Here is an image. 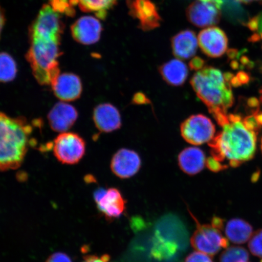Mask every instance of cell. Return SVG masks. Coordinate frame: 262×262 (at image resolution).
<instances>
[{
    "instance_id": "cell-1",
    "label": "cell",
    "mask_w": 262,
    "mask_h": 262,
    "mask_svg": "<svg viewBox=\"0 0 262 262\" xmlns=\"http://www.w3.org/2000/svg\"><path fill=\"white\" fill-rule=\"evenodd\" d=\"M63 24L59 12L45 5L29 30L30 47L26 55L33 75L39 84L54 83L60 74L58 58Z\"/></svg>"
},
{
    "instance_id": "cell-2",
    "label": "cell",
    "mask_w": 262,
    "mask_h": 262,
    "mask_svg": "<svg viewBox=\"0 0 262 262\" xmlns=\"http://www.w3.org/2000/svg\"><path fill=\"white\" fill-rule=\"evenodd\" d=\"M221 127V132L209 142L213 158L233 168L253 158L257 133L249 129L240 116L228 114L227 122Z\"/></svg>"
},
{
    "instance_id": "cell-3",
    "label": "cell",
    "mask_w": 262,
    "mask_h": 262,
    "mask_svg": "<svg viewBox=\"0 0 262 262\" xmlns=\"http://www.w3.org/2000/svg\"><path fill=\"white\" fill-rule=\"evenodd\" d=\"M233 77L231 74H223L217 68L205 66L191 78L193 90L216 122L228 114L227 111L234 103L231 90Z\"/></svg>"
},
{
    "instance_id": "cell-4",
    "label": "cell",
    "mask_w": 262,
    "mask_h": 262,
    "mask_svg": "<svg viewBox=\"0 0 262 262\" xmlns=\"http://www.w3.org/2000/svg\"><path fill=\"white\" fill-rule=\"evenodd\" d=\"M32 127L25 117L0 112V171L19 168L31 144Z\"/></svg>"
},
{
    "instance_id": "cell-5",
    "label": "cell",
    "mask_w": 262,
    "mask_h": 262,
    "mask_svg": "<svg viewBox=\"0 0 262 262\" xmlns=\"http://www.w3.org/2000/svg\"><path fill=\"white\" fill-rule=\"evenodd\" d=\"M195 220L196 229L191 238V244L196 251L213 256L222 248L228 247V241L221 232L224 225L222 219L214 217L211 225H201Z\"/></svg>"
},
{
    "instance_id": "cell-6",
    "label": "cell",
    "mask_w": 262,
    "mask_h": 262,
    "mask_svg": "<svg viewBox=\"0 0 262 262\" xmlns=\"http://www.w3.org/2000/svg\"><path fill=\"white\" fill-rule=\"evenodd\" d=\"M54 156L66 165H75L80 161L86 151V143L77 134L61 133L53 144Z\"/></svg>"
},
{
    "instance_id": "cell-7",
    "label": "cell",
    "mask_w": 262,
    "mask_h": 262,
    "mask_svg": "<svg viewBox=\"0 0 262 262\" xmlns=\"http://www.w3.org/2000/svg\"><path fill=\"white\" fill-rule=\"evenodd\" d=\"M180 132L183 138L191 145H201L214 138L215 127L204 115H193L181 124Z\"/></svg>"
},
{
    "instance_id": "cell-8",
    "label": "cell",
    "mask_w": 262,
    "mask_h": 262,
    "mask_svg": "<svg viewBox=\"0 0 262 262\" xmlns=\"http://www.w3.org/2000/svg\"><path fill=\"white\" fill-rule=\"evenodd\" d=\"M223 5V0H195L186 9V16L196 27H211L220 20Z\"/></svg>"
},
{
    "instance_id": "cell-9",
    "label": "cell",
    "mask_w": 262,
    "mask_h": 262,
    "mask_svg": "<svg viewBox=\"0 0 262 262\" xmlns=\"http://www.w3.org/2000/svg\"><path fill=\"white\" fill-rule=\"evenodd\" d=\"M98 210L108 220L120 217L126 209V202L116 188H98L94 192Z\"/></svg>"
},
{
    "instance_id": "cell-10",
    "label": "cell",
    "mask_w": 262,
    "mask_h": 262,
    "mask_svg": "<svg viewBox=\"0 0 262 262\" xmlns=\"http://www.w3.org/2000/svg\"><path fill=\"white\" fill-rule=\"evenodd\" d=\"M129 14L139 21L140 28L145 31L159 27L161 17L151 0H126Z\"/></svg>"
},
{
    "instance_id": "cell-11",
    "label": "cell",
    "mask_w": 262,
    "mask_h": 262,
    "mask_svg": "<svg viewBox=\"0 0 262 262\" xmlns=\"http://www.w3.org/2000/svg\"><path fill=\"white\" fill-rule=\"evenodd\" d=\"M198 41L201 50L209 57H220L228 49L227 35L221 29L214 26L206 28L200 32Z\"/></svg>"
},
{
    "instance_id": "cell-12",
    "label": "cell",
    "mask_w": 262,
    "mask_h": 262,
    "mask_svg": "<svg viewBox=\"0 0 262 262\" xmlns=\"http://www.w3.org/2000/svg\"><path fill=\"white\" fill-rule=\"evenodd\" d=\"M71 31L74 40L79 43L93 45L100 40L102 26L94 16H84L72 25Z\"/></svg>"
},
{
    "instance_id": "cell-13",
    "label": "cell",
    "mask_w": 262,
    "mask_h": 262,
    "mask_svg": "<svg viewBox=\"0 0 262 262\" xmlns=\"http://www.w3.org/2000/svg\"><path fill=\"white\" fill-rule=\"evenodd\" d=\"M141 167V159L134 150L122 149L117 151L111 161V170L120 179H128L136 174Z\"/></svg>"
},
{
    "instance_id": "cell-14",
    "label": "cell",
    "mask_w": 262,
    "mask_h": 262,
    "mask_svg": "<svg viewBox=\"0 0 262 262\" xmlns=\"http://www.w3.org/2000/svg\"><path fill=\"white\" fill-rule=\"evenodd\" d=\"M78 116L77 111L73 106L61 101L52 108L48 114V119L52 130L63 133L73 126Z\"/></svg>"
},
{
    "instance_id": "cell-15",
    "label": "cell",
    "mask_w": 262,
    "mask_h": 262,
    "mask_svg": "<svg viewBox=\"0 0 262 262\" xmlns=\"http://www.w3.org/2000/svg\"><path fill=\"white\" fill-rule=\"evenodd\" d=\"M51 87L55 96L64 102L77 100L83 90L80 78L72 73L59 75Z\"/></svg>"
},
{
    "instance_id": "cell-16",
    "label": "cell",
    "mask_w": 262,
    "mask_h": 262,
    "mask_svg": "<svg viewBox=\"0 0 262 262\" xmlns=\"http://www.w3.org/2000/svg\"><path fill=\"white\" fill-rule=\"evenodd\" d=\"M93 120L97 128L103 133L113 132L122 126L119 110L110 103L100 104L95 108Z\"/></svg>"
},
{
    "instance_id": "cell-17",
    "label": "cell",
    "mask_w": 262,
    "mask_h": 262,
    "mask_svg": "<svg viewBox=\"0 0 262 262\" xmlns=\"http://www.w3.org/2000/svg\"><path fill=\"white\" fill-rule=\"evenodd\" d=\"M198 45V37L191 30L180 32L171 40L173 54L180 60H187L194 56Z\"/></svg>"
},
{
    "instance_id": "cell-18",
    "label": "cell",
    "mask_w": 262,
    "mask_h": 262,
    "mask_svg": "<svg viewBox=\"0 0 262 262\" xmlns=\"http://www.w3.org/2000/svg\"><path fill=\"white\" fill-rule=\"evenodd\" d=\"M206 157L198 147H190L183 149L178 157L180 168L189 176L198 174L206 165Z\"/></svg>"
},
{
    "instance_id": "cell-19",
    "label": "cell",
    "mask_w": 262,
    "mask_h": 262,
    "mask_svg": "<svg viewBox=\"0 0 262 262\" xmlns=\"http://www.w3.org/2000/svg\"><path fill=\"white\" fill-rule=\"evenodd\" d=\"M159 71L166 83L173 86H181L187 79L189 74L187 66L178 58L160 66Z\"/></svg>"
},
{
    "instance_id": "cell-20",
    "label": "cell",
    "mask_w": 262,
    "mask_h": 262,
    "mask_svg": "<svg viewBox=\"0 0 262 262\" xmlns=\"http://www.w3.org/2000/svg\"><path fill=\"white\" fill-rule=\"evenodd\" d=\"M253 234V227L241 219H233L226 226L225 234L228 239L235 244H243L250 241Z\"/></svg>"
},
{
    "instance_id": "cell-21",
    "label": "cell",
    "mask_w": 262,
    "mask_h": 262,
    "mask_svg": "<svg viewBox=\"0 0 262 262\" xmlns=\"http://www.w3.org/2000/svg\"><path fill=\"white\" fill-rule=\"evenodd\" d=\"M70 5H78L82 11L94 13L98 18L104 19L108 11L116 4L117 0H69Z\"/></svg>"
},
{
    "instance_id": "cell-22",
    "label": "cell",
    "mask_w": 262,
    "mask_h": 262,
    "mask_svg": "<svg viewBox=\"0 0 262 262\" xmlns=\"http://www.w3.org/2000/svg\"><path fill=\"white\" fill-rule=\"evenodd\" d=\"M17 67L14 59L6 52L0 53V82L8 83L14 80Z\"/></svg>"
},
{
    "instance_id": "cell-23",
    "label": "cell",
    "mask_w": 262,
    "mask_h": 262,
    "mask_svg": "<svg viewBox=\"0 0 262 262\" xmlns=\"http://www.w3.org/2000/svg\"><path fill=\"white\" fill-rule=\"evenodd\" d=\"M249 254L245 248L242 247H230L223 252L221 255L220 262H247Z\"/></svg>"
},
{
    "instance_id": "cell-24",
    "label": "cell",
    "mask_w": 262,
    "mask_h": 262,
    "mask_svg": "<svg viewBox=\"0 0 262 262\" xmlns=\"http://www.w3.org/2000/svg\"><path fill=\"white\" fill-rule=\"evenodd\" d=\"M248 247L255 256L262 258V229L252 235L249 241Z\"/></svg>"
},
{
    "instance_id": "cell-25",
    "label": "cell",
    "mask_w": 262,
    "mask_h": 262,
    "mask_svg": "<svg viewBox=\"0 0 262 262\" xmlns=\"http://www.w3.org/2000/svg\"><path fill=\"white\" fill-rule=\"evenodd\" d=\"M248 27L255 33L253 40H262V12L260 14L254 16L248 23Z\"/></svg>"
},
{
    "instance_id": "cell-26",
    "label": "cell",
    "mask_w": 262,
    "mask_h": 262,
    "mask_svg": "<svg viewBox=\"0 0 262 262\" xmlns=\"http://www.w3.org/2000/svg\"><path fill=\"white\" fill-rule=\"evenodd\" d=\"M185 262H214L208 255L201 253V252H194L190 254L186 257Z\"/></svg>"
},
{
    "instance_id": "cell-27",
    "label": "cell",
    "mask_w": 262,
    "mask_h": 262,
    "mask_svg": "<svg viewBox=\"0 0 262 262\" xmlns=\"http://www.w3.org/2000/svg\"><path fill=\"white\" fill-rule=\"evenodd\" d=\"M206 166L213 172H219L228 168V167L223 165L212 157H209V159L206 160Z\"/></svg>"
},
{
    "instance_id": "cell-28",
    "label": "cell",
    "mask_w": 262,
    "mask_h": 262,
    "mask_svg": "<svg viewBox=\"0 0 262 262\" xmlns=\"http://www.w3.org/2000/svg\"><path fill=\"white\" fill-rule=\"evenodd\" d=\"M45 262H73V261L67 254L58 252L51 255Z\"/></svg>"
},
{
    "instance_id": "cell-29",
    "label": "cell",
    "mask_w": 262,
    "mask_h": 262,
    "mask_svg": "<svg viewBox=\"0 0 262 262\" xmlns=\"http://www.w3.org/2000/svg\"><path fill=\"white\" fill-rule=\"evenodd\" d=\"M82 262H112L109 255L104 254L101 256L97 255H89L84 257V260Z\"/></svg>"
},
{
    "instance_id": "cell-30",
    "label": "cell",
    "mask_w": 262,
    "mask_h": 262,
    "mask_svg": "<svg viewBox=\"0 0 262 262\" xmlns=\"http://www.w3.org/2000/svg\"><path fill=\"white\" fill-rule=\"evenodd\" d=\"M205 67V61L201 58L195 57L190 63V68L192 70H194L196 71L201 70L202 68Z\"/></svg>"
},
{
    "instance_id": "cell-31",
    "label": "cell",
    "mask_w": 262,
    "mask_h": 262,
    "mask_svg": "<svg viewBox=\"0 0 262 262\" xmlns=\"http://www.w3.org/2000/svg\"><path fill=\"white\" fill-rule=\"evenodd\" d=\"M6 18L4 11L0 6V36H1L3 28L5 25Z\"/></svg>"
},
{
    "instance_id": "cell-32",
    "label": "cell",
    "mask_w": 262,
    "mask_h": 262,
    "mask_svg": "<svg viewBox=\"0 0 262 262\" xmlns=\"http://www.w3.org/2000/svg\"><path fill=\"white\" fill-rule=\"evenodd\" d=\"M236 1L244 3H250L254 2L262 1V0H236Z\"/></svg>"
},
{
    "instance_id": "cell-33",
    "label": "cell",
    "mask_w": 262,
    "mask_h": 262,
    "mask_svg": "<svg viewBox=\"0 0 262 262\" xmlns=\"http://www.w3.org/2000/svg\"><path fill=\"white\" fill-rule=\"evenodd\" d=\"M261 151H262V139H261Z\"/></svg>"
},
{
    "instance_id": "cell-34",
    "label": "cell",
    "mask_w": 262,
    "mask_h": 262,
    "mask_svg": "<svg viewBox=\"0 0 262 262\" xmlns=\"http://www.w3.org/2000/svg\"><path fill=\"white\" fill-rule=\"evenodd\" d=\"M261 262H262V261H261Z\"/></svg>"
}]
</instances>
